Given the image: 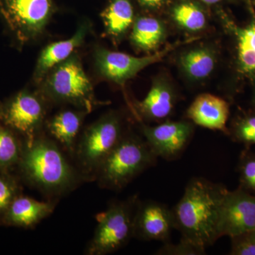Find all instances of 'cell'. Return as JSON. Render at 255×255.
<instances>
[{
  "label": "cell",
  "mask_w": 255,
  "mask_h": 255,
  "mask_svg": "<svg viewBox=\"0 0 255 255\" xmlns=\"http://www.w3.org/2000/svg\"><path fill=\"white\" fill-rule=\"evenodd\" d=\"M58 142L43 132L23 142L16 168L18 177L46 196L56 198L73 191L85 179Z\"/></svg>",
  "instance_id": "obj_1"
},
{
  "label": "cell",
  "mask_w": 255,
  "mask_h": 255,
  "mask_svg": "<svg viewBox=\"0 0 255 255\" xmlns=\"http://www.w3.org/2000/svg\"><path fill=\"white\" fill-rule=\"evenodd\" d=\"M90 29V23H82L68 39L50 43L45 47L38 56L33 72L34 83L39 85L52 69L71 56L83 44Z\"/></svg>",
  "instance_id": "obj_14"
},
{
  "label": "cell",
  "mask_w": 255,
  "mask_h": 255,
  "mask_svg": "<svg viewBox=\"0 0 255 255\" xmlns=\"http://www.w3.org/2000/svg\"></svg>",
  "instance_id": "obj_32"
},
{
  "label": "cell",
  "mask_w": 255,
  "mask_h": 255,
  "mask_svg": "<svg viewBox=\"0 0 255 255\" xmlns=\"http://www.w3.org/2000/svg\"><path fill=\"white\" fill-rule=\"evenodd\" d=\"M162 23L155 18L142 16L132 23V43L137 48L145 51L155 49L164 38Z\"/></svg>",
  "instance_id": "obj_19"
},
{
  "label": "cell",
  "mask_w": 255,
  "mask_h": 255,
  "mask_svg": "<svg viewBox=\"0 0 255 255\" xmlns=\"http://www.w3.org/2000/svg\"><path fill=\"white\" fill-rule=\"evenodd\" d=\"M173 17L178 24L191 31H200L206 23V16L202 10L192 3L177 5L174 9Z\"/></svg>",
  "instance_id": "obj_22"
},
{
  "label": "cell",
  "mask_w": 255,
  "mask_h": 255,
  "mask_svg": "<svg viewBox=\"0 0 255 255\" xmlns=\"http://www.w3.org/2000/svg\"><path fill=\"white\" fill-rule=\"evenodd\" d=\"M190 41L177 42L153 55L143 57L112 51L103 47H97L94 53L96 70L101 78L124 86L146 67L157 63L179 45Z\"/></svg>",
  "instance_id": "obj_9"
},
{
  "label": "cell",
  "mask_w": 255,
  "mask_h": 255,
  "mask_svg": "<svg viewBox=\"0 0 255 255\" xmlns=\"http://www.w3.org/2000/svg\"><path fill=\"white\" fill-rule=\"evenodd\" d=\"M157 158L143 137L125 134L100 166L95 180L102 189L121 191L154 167Z\"/></svg>",
  "instance_id": "obj_3"
},
{
  "label": "cell",
  "mask_w": 255,
  "mask_h": 255,
  "mask_svg": "<svg viewBox=\"0 0 255 255\" xmlns=\"http://www.w3.org/2000/svg\"><path fill=\"white\" fill-rule=\"evenodd\" d=\"M220 238L246 234L255 230V195L238 187L228 190L219 219Z\"/></svg>",
  "instance_id": "obj_11"
},
{
  "label": "cell",
  "mask_w": 255,
  "mask_h": 255,
  "mask_svg": "<svg viewBox=\"0 0 255 255\" xmlns=\"http://www.w3.org/2000/svg\"><path fill=\"white\" fill-rule=\"evenodd\" d=\"M206 248L199 246L184 238L176 244L170 241L164 243L162 246L155 252L157 255H204Z\"/></svg>",
  "instance_id": "obj_25"
},
{
  "label": "cell",
  "mask_w": 255,
  "mask_h": 255,
  "mask_svg": "<svg viewBox=\"0 0 255 255\" xmlns=\"http://www.w3.org/2000/svg\"><path fill=\"white\" fill-rule=\"evenodd\" d=\"M55 11L53 0H0V16L20 48L43 34Z\"/></svg>",
  "instance_id": "obj_8"
},
{
  "label": "cell",
  "mask_w": 255,
  "mask_h": 255,
  "mask_svg": "<svg viewBox=\"0 0 255 255\" xmlns=\"http://www.w3.org/2000/svg\"><path fill=\"white\" fill-rule=\"evenodd\" d=\"M175 230L172 209L155 201H139L134 219L133 238L144 241H169Z\"/></svg>",
  "instance_id": "obj_12"
},
{
  "label": "cell",
  "mask_w": 255,
  "mask_h": 255,
  "mask_svg": "<svg viewBox=\"0 0 255 255\" xmlns=\"http://www.w3.org/2000/svg\"><path fill=\"white\" fill-rule=\"evenodd\" d=\"M231 239V255H255V240L249 233L233 236Z\"/></svg>",
  "instance_id": "obj_27"
},
{
  "label": "cell",
  "mask_w": 255,
  "mask_h": 255,
  "mask_svg": "<svg viewBox=\"0 0 255 255\" xmlns=\"http://www.w3.org/2000/svg\"><path fill=\"white\" fill-rule=\"evenodd\" d=\"M125 135L122 120L115 112L102 116L87 127L75 146V166L85 181L95 180L107 156Z\"/></svg>",
  "instance_id": "obj_5"
},
{
  "label": "cell",
  "mask_w": 255,
  "mask_h": 255,
  "mask_svg": "<svg viewBox=\"0 0 255 255\" xmlns=\"http://www.w3.org/2000/svg\"><path fill=\"white\" fill-rule=\"evenodd\" d=\"M22 147L21 137L0 122V172L16 167Z\"/></svg>",
  "instance_id": "obj_21"
},
{
  "label": "cell",
  "mask_w": 255,
  "mask_h": 255,
  "mask_svg": "<svg viewBox=\"0 0 255 255\" xmlns=\"http://www.w3.org/2000/svg\"><path fill=\"white\" fill-rule=\"evenodd\" d=\"M88 114L85 111L63 110L55 114L45 123L50 137L73 157L78 142L79 132L84 119Z\"/></svg>",
  "instance_id": "obj_16"
},
{
  "label": "cell",
  "mask_w": 255,
  "mask_h": 255,
  "mask_svg": "<svg viewBox=\"0 0 255 255\" xmlns=\"http://www.w3.org/2000/svg\"><path fill=\"white\" fill-rule=\"evenodd\" d=\"M140 130L157 157L172 161L179 158L187 148L194 127L189 122H167L155 127L142 124Z\"/></svg>",
  "instance_id": "obj_10"
},
{
  "label": "cell",
  "mask_w": 255,
  "mask_h": 255,
  "mask_svg": "<svg viewBox=\"0 0 255 255\" xmlns=\"http://www.w3.org/2000/svg\"><path fill=\"white\" fill-rule=\"evenodd\" d=\"M50 102L39 90L24 89L0 103V122L30 142L43 132Z\"/></svg>",
  "instance_id": "obj_7"
},
{
  "label": "cell",
  "mask_w": 255,
  "mask_h": 255,
  "mask_svg": "<svg viewBox=\"0 0 255 255\" xmlns=\"http://www.w3.org/2000/svg\"><path fill=\"white\" fill-rule=\"evenodd\" d=\"M21 179L11 171L0 172V225L6 211L17 196L21 194Z\"/></svg>",
  "instance_id": "obj_23"
},
{
  "label": "cell",
  "mask_w": 255,
  "mask_h": 255,
  "mask_svg": "<svg viewBox=\"0 0 255 255\" xmlns=\"http://www.w3.org/2000/svg\"><path fill=\"white\" fill-rule=\"evenodd\" d=\"M175 100L173 90L167 84L155 82L143 100L135 104V110L146 120H162L172 113Z\"/></svg>",
  "instance_id": "obj_17"
},
{
  "label": "cell",
  "mask_w": 255,
  "mask_h": 255,
  "mask_svg": "<svg viewBox=\"0 0 255 255\" xmlns=\"http://www.w3.org/2000/svg\"><path fill=\"white\" fill-rule=\"evenodd\" d=\"M228 189L206 178L188 182L182 199L172 209L174 227L182 237L207 248L219 239L221 206Z\"/></svg>",
  "instance_id": "obj_2"
},
{
  "label": "cell",
  "mask_w": 255,
  "mask_h": 255,
  "mask_svg": "<svg viewBox=\"0 0 255 255\" xmlns=\"http://www.w3.org/2000/svg\"><path fill=\"white\" fill-rule=\"evenodd\" d=\"M229 104L226 100L211 94H202L189 106L187 118L196 125L229 135Z\"/></svg>",
  "instance_id": "obj_13"
},
{
  "label": "cell",
  "mask_w": 255,
  "mask_h": 255,
  "mask_svg": "<svg viewBox=\"0 0 255 255\" xmlns=\"http://www.w3.org/2000/svg\"><path fill=\"white\" fill-rule=\"evenodd\" d=\"M239 187L255 195V153L246 148L242 152L238 164Z\"/></svg>",
  "instance_id": "obj_24"
},
{
  "label": "cell",
  "mask_w": 255,
  "mask_h": 255,
  "mask_svg": "<svg viewBox=\"0 0 255 255\" xmlns=\"http://www.w3.org/2000/svg\"><path fill=\"white\" fill-rule=\"evenodd\" d=\"M230 134L232 135L233 140L243 144L246 148L255 145V116H248L240 119Z\"/></svg>",
  "instance_id": "obj_26"
},
{
  "label": "cell",
  "mask_w": 255,
  "mask_h": 255,
  "mask_svg": "<svg viewBox=\"0 0 255 255\" xmlns=\"http://www.w3.org/2000/svg\"><path fill=\"white\" fill-rule=\"evenodd\" d=\"M142 6L148 8H155L161 6L164 2V0H138Z\"/></svg>",
  "instance_id": "obj_29"
},
{
  "label": "cell",
  "mask_w": 255,
  "mask_h": 255,
  "mask_svg": "<svg viewBox=\"0 0 255 255\" xmlns=\"http://www.w3.org/2000/svg\"><path fill=\"white\" fill-rule=\"evenodd\" d=\"M249 234L255 240V230L253 232L250 233Z\"/></svg>",
  "instance_id": "obj_31"
},
{
  "label": "cell",
  "mask_w": 255,
  "mask_h": 255,
  "mask_svg": "<svg viewBox=\"0 0 255 255\" xmlns=\"http://www.w3.org/2000/svg\"><path fill=\"white\" fill-rule=\"evenodd\" d=\"M180 64L189 78L203 80L209 76L214 70L216 58L214 52L209 48H194L182 55Z\"/></svg>",
  "instance_id": "obj_20"
},
{
  "label": "cell",
  "mask_w": 255,
  "mask_h": 255,
  "mask_svg": "<svg viewBox=\"0 0 255 255\" xmlns=\"http://www.w3.org/2000/svg\"><path fill=\"white\" fill-rule=\"evenodd\" d=\"M55 208V201H40L21 194L11 203L1 225L22 228H33L50 216Z\"/></svg>",
  "instance_id": "obj_15"
},
{
  "label": "cell",
  "mask_w": 255,
  "mask_h": 255,
  "mask_svg": "<svg viewBox=\"0 0 255 255\" xmlns=\"http://www.w3.org/2000/svg\"><path fill=\"white\" fill-rule=\"evenodd\" d=\"M39 90L50 103L68 104L88 114L107 104L96 98L93 85L77 54L52 69L40 84Z\"/></svg>",
  "instance_id": "obj_4"
},
{
  "label": "cell",
  "mask_w": 255,
  "mask_h": 255,
  "mask_svg": "<svg viewBox=\"0 0 255 255\" xmlns=\"http://www.w3.org/2000/svg\"><path fill=\"white\" fill-rule=\"evenodd\" d=\"M139 199L137 195L116 201L97 216V226L87 247L89 255L115 253L127 246L134 235V219Z\"/></svg>",
  "instance_id": "obj_6"
},
{
  "label": "cell",
  "mask_w": 255,
  "mask_h": 255,
  "mask_svg": "<svg viewBox=\"0 0 255 255\" xmlns=\"http://www.w3.org/2000/svg\"><path fill=\"white\" fill-rule=\"evenodd\" d=\"M239 46L246 47L255 53V25L238 31Z\"/></svg>",
  "instance_id": "obj_28"
},
{
  "label": "cell",
  "mask_w": 255,
  "mask_h": 255,
  "mask_svg": "<svg viewBox=\"0 0 255 255\" xmlns=\"http://www.w3.org/2000/svg\"><path fill=\"white\" fill-rule=\"evenodd\" d=\"M201 1H203V2L206 3V4H212L219 2V1H222V0H201Z\"/></svg>",
  "instance_id": "obj_30"
},
{
  "label": "cell",
  "mask_w": 255,
  "mask_h": 255,
  "mask_svg": "<svg viewBox=\"0 0 255 255\" xmlns=\"http://www.w3.org/2000/svg\"><path fill=\"white\" fill-rule=\"evenodd\" d=\"M101 16L106 33L112 38H119L134 22L133 7L130 0H109Z\"/></svg>",
  "instance_id": "obj_18"
}]
</instances>
